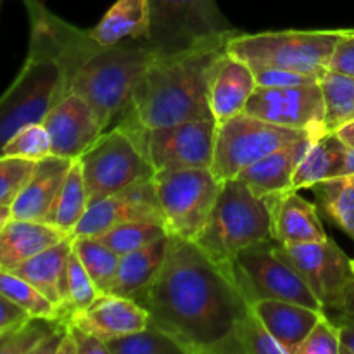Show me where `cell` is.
<instances>
[{
	"instance_id": "1",
	"label": "cell",
	"mask_w": 354,
	"mask_h": 354,
	"mask_svg": "<svg viewBox=\"0 0 354 354\" xmlns=\"http://www.w3.org/2000/svg\"><path fill=\"white\" fill-rule=\"evenodd\" d=\"M135 301L189 354H239L235 328L251 303L234 263L220 265L194 241L173 237L161 272Z\"/></svg>"
},
{
	"instance_id": "2",
	"label": "cell",
	"mask_w": 354,
	"mask_h": 354,
	"mask_svg": "<svg viewBox=\"0 0 354 354\" xmlns=\"http://www.w3.org/2000/svg\"><path fill=\"white\" fill-rule=\"evenodd\" d=\"M228 41L201 45L173 55H158L142 76L124 114L144 128L209 120V88Z\"/></svg>"
},
{
	"instance_id": "3",
	"label": "cell",
	"mask_w": 354,
	"mask_h": 354,
	"mask_svg": "<svg viewBox=\"0 0 354 354\" xmlns=\"http://www.w3.org/2000/svg\"><path fill=\"white\" fill-rule=\"evenodd\" d=\"M158 52L144 40L102 47L76 73L71 92L82 95L99 118L104 131L131 106L133 93Z\"/></svg>"
},
{
	"instance_id": "4",
	"label": "cell",
	"mask_w": 354,
	"mask_h": 354,
	"mask_svg": "<svg viewBox=\"0 0 354 354\" xmlns=\"http://www.w3.org/2000/svg\"><path fill=\"white\" fill-rule=\"evenodd\" d=\"M266 241H272L268 203L239 178L221 182L213 211L194 242L220 265H232L239 252Z\"/></svg>"
},
{
	"instance_id": "5",
	"label": "cell",
	"mask_w": 354,
	"mask_h": 354,
	"mask_svg": "<svg viewBox=\"0 0 354 354\" xmlns=\"http://www.w3.org/2000/svg\"><path fill=\"white\" fill-rule=\"evenodd\" d=\"M344 30L268 31L232 37L227 52L251 68H279L322 80Z\"/></svg>"
},
{
	"instance_id": "6",
	"label": "cell",
	"mask_w": 354,
	"mask_h": 354,
	"mask_svg": "<svg viewBox=\"0 0 354 354\" xmlns=\"http://www.w3.org/2000/svg\"><path fill=\"white\" fill-rule=\"evenodd\" d=\"M69 92L61 66L30 44V52L12 85L0 95V156L3 145L23 127L41 123L48 111Z\"/></svg>"
},
{
	"instance_id": "7",
	"label": "cell",
	"mask_w": 354,
	"mask_h": 354,
	"mask_svg": "<svg viewBox=\"0 0 354 354\" xmlns=\"http://www.w3.org/2000/svg\"><path fill=\"white\" fill-rule=\"evenodd\" d=\"M151 26L147 41L158 55H173L239 33L216 0H149Z\"/></svg>"
},
{
	"instance_id": "8",
	"label": "cell",
	"mask_w": 354,
	"mask_h": 354,
	"mask_svg": "<svg viewBox=\"0 0 354 354\" xmlns=\"http://www.w3.org/2000/svg\"><path fill=\"white\" fill-rule=\"evenodd\" d=\"M116 127L124 128L145 156L154 173L173 169L211 168L218 121H182L158 128H144L123 114Z\"/></svg>"
},
{
	"instance_id": "9",
	"label": "cell",
	"mask_w": 354,
	"mask_h": 354,
	"mask_svg": "<svg viewBox=\"0 0 354 354\" xmlns=\"http://www.w3.org/2000/svg\"><path fill=\"white\" fill-rule=\"evenodd\" d=\"M162 221L171 237L196 241L213 211L221 182L211 168L154 173Z\"/></svg>"
},
{
	"instance_id": "10",
	"label": "cell",
	"mask_w": 354,
	"mask_h": 354,
	"mask_svg": "<svg viewBox=\"0 0 354 354\" xmlns=\"http://www.w3.org/2000/svg\"><path fill=\"white\" fill-rule=\"evenodd\" d=\"M306 137L313 135L268 123L248 113L235 114L218 123L211 171L220 182L234 180L265 156Z\"/></svg>"
},
{
	"instance_id": "11",
	"label": "cell",
	"mask_w": 354,
	"mask_h": 354,
	"mask_svg": "<svg viewBox=\"0 0 354 354\" xmlns=\"http://www.w3.org/2000/svg\"><path fill=\"white\" fill-rule=\"evenodd\" d=\"M88 206L154 176V169L124 128L104 131L80 156Z\"/></svg>"
},
{
	"instance_id": "12",
	"label": "cell",
	"mask_w": 354,
	"mask_h": 354,
	"mask_svg": "<svg viewBox=\"0 0 354 354\" xmlns=\"http://www.w3.org/2000/svg\"><path fill=\"white\" fill-rule=\"evenodd\" d=\"M234 273L249 303L279 299L325 311L303 277L280 254L273 239L239 252L234 259Z\"/></svg>"
},
{
	"instance_id": "13",
	"label": "cell",
	"mask_w": 354,
	"mask_h": 354,
	"mask_svg": "<svg viewBox=\"0 0 354 354\" xmlns=\"http://www.w3.org/2000/svg\"><path fill=\"white\" fill-rule=\"evenodd\" d=\"M244 113L279 127L306 131L313 137L328 133L320 82L289 86H256Z\"/></svg>"
},
{
	"instance_id": "14",
	"label": "cell",
	"mask_w": 354,
	"mask_h": 354,
	"mask_svg": "<svg viewBox=\"0 0 354 354\" xmlns=\"http://www.w3.org/2000/svg\"><path fill=\"white\" fill-rule=\"evenodd\" d=\"M277 249L303 277L325 311L337 301L349 280L354 279L351 259L332 239L296 245L277 242Z\"/></svg>"
},
{
	"instance_id": "15",
	"label": "cell",
	"mask_w": 354,
	"mask_h": 354,
	"mask_svg": "<svg viewBox=\"0 0 354 354\" xmlns=\"http://www.w3.org/2000/svg\"><path fill=\"white\" fill-rule=\"evenodd\" d=\"M128 221H156L165 225L156 194L154 176L88 206L71 237H99L109 228Z\"/></svg>"
},
{
	"instance_id": "16",
	"label": "cell",
	"mask_w": 354,
	"mask_h": 354,
	"mask_svg": "<svg viewBox=\"0 0 354 354\" xmlns=\"http://www.w3.org/2000/svg\"><path fill=\"white\" fill-rule=\"evenodd\" d=\"M41 123L50 137L52 154L68 159H78L104 133L90 104L75 92L62 97Z\"/></svg>"
},
{
	"instance_id": "17",
	"label": "cell",
	"mask_w": 354,
	"mask_h": 354,
	"mask_svg": "<svg viewBox=\"0 0 354 354\" xmlns=\"http://www.w3.org/2000/svg\"><path fill=\"white\" fill-rule=\"evenodd\" d=\"M66 320L106 342L144 330L151 322L147 310L142 304L130 297L111 292L100 294L88 308L75 311Z\"/></svg>"
},
{
	"instance_id": "18",
	"label": "cell",
	"mask_w": 354,
	"mask_h": 354,
	"mask_svg": "<svg viewBox=\"0 0 354 354\" xmlns=\"http://www.w3.org/2000/svg\"><path fill=\"white\" fill-rule=\"evenodd\" d=\"M265 201L272 216V239L279 244L296 245L328 239L317 206L303 199L297 190H286Z\"/></svg>"
},
{
	"instance_id": "19",
	"label": "cell",
	"mask_w": 354,
	"mask_h": 354,
	"mask_svg": "<svg viewBox=\"0 0 354 354\" xmlns=\"http://www.w3.org/2000/svg\"><path fill=\"white\" fill-rule=\"evenodd\" d=\"M75 159L50 154L37 161L33 173L24 183L21 192L10 204L12 218L17 220L47 221L50 207L57 197L59 189L68 175Z\"/></svg>"
},
{
	"instance_id": "20",
	"label": "cell",
	"mask_w": 354,
	"mask_h": 354,
	"mask_svg": "<svg viewBox=\"0 0 354 354\" xmlns=\"http://www.w3.org/2000/svg\"><path fill=\"white\" fill-rule=\"evenodd\" d=\"M315 138L318 137H306L286 147L277 149L272 154L265 156L258 162L245 168L237 178L261 199H268L286 190H292V178L297 165L304 158Z\"/></svg>"
},
{
	"instance_id": "21",
	"label": "cell",
	"mask_w": 354,
	"mask_h": 354,
	"mask_svg": "<svg viewBox=\"0 0 354 354\" xmlns=\"http://www.w3.org/2000/svg\"><path fill=\"white\" fill-rule=\"evenodd\" d=\"M251 306L286 354H297L311 328L317 325L322 315L327 313L324 310L279 299H258L252 301Z\"/></svg>"
},
{
	"instance_id": "22",
	"label": "cell",
	"mask_w": 354,
	"mask_h": 354,
	"mask_svg": "<svg viewBox=\"0 0 354 354\" xmlns=\"http://www.w3.org/2000/svg\"><path fill=\"white\" fill-rule=\"evenodd\" d=\"M256 90V78L251 66L228 52L221 57L209 88V106L218 123L244 113L249 97Z\"/></svg>"
},
{
	"instance_id": "23",
	"label": "cell",
	"mask_w": 354,
	"mask_h": 354,
	"mask_svg": "<svg viewBox=\"0 0 354 354\" xmlns=\"http://www.w3.org/2000/svg\"><path fill=\"white\" fill-rule=\"evenodd\" d=\"M71 235L47 221L10 218L0 234V270L12 272L24 261Z\"/></svg>"
},
{
	"instance_id": "24",
	"label": "cell",
	"mask_w": 354,
	"mask_h": 354,
	"mask_svg": "<svg viewBox=\"0 0 354 354\" xmlns=\"http://www.w3.org/2000/svg\"><path fill=\"white\" fill-rule=\"evenodd\" d=\"M73 249V239H64L59 244L45 249L40 254L24 261L12 272L37 287L50 303L59 308L61 315L68 318L66 308V265Z\"/></svg>"
},
{
	"instance_id": "25",
	"label": "cell",
	"mask_w": 354,
	"mask_h": 354,
	"mask_svg": "<svg viewBox=\"0 0 354 354\" xmlns=\"http://www.w3.org/2000/svg\"><path fill=\"white\" fill-rule=\"evenodd\" d=\"M171 242V235H165L145 248L120 256V265L109 292L135 299L161 272Z\"/></svg>"
},
{
	"instance_id": "26",
	"label": "cell",
	"mask_w": 354,
	"mask_h": 354,
	"mask_svg": "<svg viewBox=\"0 0 354 354\" xmlns=\"http://www.w3.org/2000/svg\"><path fill=\"white\" fill-rule=\"evenodd\" d=\"M149 26V0H118L88 35L102 47H111L130 40H147Z\"/></svg>"
},
{
	"instance_id": "27",
	"label": "cell",
	"mask_w": 354,
	"mask_h": 354,
	"mask_svg": "<svg viewBox=\"0 0 354 354\" xmlns=\"http://www.w3.org/2000/svg\"><path fill=\"white\" fill-rule=\"evenodd\" d=\"M348 151L349 147L335 131H328L315 138L297 165L292 178V190L310 189L315 183L344 175Z\"/></svg>"
},
{
	"instance_id": "28",
	"label": "cell",
	"mask_w": 354,
	"mask_h": 354,
	"mask_svg": "<svg viewBox=\"0 0 354 354\" xmlns=\"http://www.w3.org/2000/svg\"><path fill=\"white\" fill-rule=\"evenodd\" d=\"M88 209V197H86L85 182H83V171L80 159H75L69 168L57 197L50 207L47 216V223L54 225L55 228L64 234L73 235L76 225Z\"/></svg>"
},
{
	"instance_id": "29",
	"label": "cell",
	"mask_w": 354,
	"mask_h": 354,
	"mask_svg": "<svg viewBox=\"0 0 354 354\" xmlns=\"http://www.w3.org/2000/svg\"><path fill=\"white\" fill-rule=\"evenodd\" d=\"M310 189L325 216L354 241V173L324 180Z\"/></svg>"
},
{
	"instance_id": "30",
	"label": "cell",
	"mask_w": 354,
	"mask_h": 354,
	"mask_svg": "<svg viewBox=\"0 0 354 354\" xmlns=\"http://www.w3.org/2000/svg\"><path fill=\"white\" fill-rule=\"evenodd\" d=\"M327 131H337L354 120V76L327 71L320 80Z\"/></svg>"
},
{
	"instance_id": "31",
	"label": "cell",
	"mask_w": 354,
	"mask_h": 354,
	"mask_svg": "<svg viewBox=\"0 0 354 354\" xmlns=\"http://www.w3.org/2000/svg\"><path fill=\"white\" fill-rule=\"evenodd\" d=\"M73 251L78 256L82 265L88 272L90 279L93 280L95 287L100 294H106L111 290V286L116 277L118 265H120V256L107 248L104 242L97 237H71Z\"/></svg>"
},
{
	"instance_id": "32",
	"label": "cell",
	"mask_w": 354,
	"mask_h": 354,
	"mask_svg": "<svg viewBox=\"0 0 354 354\" xmlns=\"http://www.w3.org/2000/svg\"><path fill=\"white\" fill-rule=\"evenodd\" d=\"M111 354H189L173 335L149 322L144 330L107 341Z\"/></svg>"
},
{
	"instance_id": "33",
	"label": "cell",
	"mask_w": 354,
	"mask_h": 354,
	"mask_svg": "<svg viewBox=\"0 0 354 354\" xmlns=\"http://www.w3.org/2000/svg\"><path fill=\"white\" fill-rule=\"evenodd\" d=\"M66 318H28L0 334V354H37L41 342L48 337Z\"/></svg>"
},
{
	"instance_id": "34",
	"label": "cell",
	"mask_w": 354,
	"mask_h": 354,
	"mask_svg": "<svg viewBox=\"0 0 354 354\" xmlns=\"http://www.w3.org/2000/svg\"><path fill=\"white\" fill-rule=\"evenodd\" d=\"M0 292L6 294L33 318H47V320L64 318L59 308L50 303L37 287H33L14 272L0 270Z\"/></svg>"
},
{
	"instance_id": "35",
	"label": "cell",
	"mask_w": 354,
	"mask_h": 354,
	"mask_svg": "<svg viewBox=\"0 0 354 354\" xmlns=\"http://www.w3.org/2000/svg\"><path fill=\"white\" fill-rule=\"evenodd\" d=\"M169 235L162 223L156 221H128V223L116 225L99 235V241L107 248L113 249L118 256H124L131 251L145 248L158 239Z\"/></svg>"
},
{
	"instance_id": "36",
	"label": "cell",
	"mask_w": 354,
	"mask_h": 354,
	"mask_svg": "<svg viewBox=\"0 0 354 354\" xmlns=\"http://www.w3.org/2000/svg\"><path fill=\"white\" fill-rule=\"evenodd\" d=\"M235 346L239 354H286L252 306L235 328Z\"/></svg>"
},
{
	"instance_id": "37",
	"label": "cell",
	"mask_w": 354,
	"mask_h": 354,
	"mask_svg": "<svg viewBox=\"0 0 354 354\" xmlns=\"http://www.w3.org/2000/svg\"><path fill=\"white\" fill-rule=\"evenodd\" d=\"M100 296L99 289L93 280L90 279L88 272L82 265L78 256L71 249L66 265V308L68 317L75 311H82L88 308L97 297Z\"/></svg>"
},
{
	"instance_id": "38",
	"label": "cell",
	"mask_w": 354,
	"mask_h": 354,
	"mask_svg": "<svg viewBox=\"0 0 354 354\" xmlns=\"http://www.w3.org/2000/svg\"><path fill=\"white\" fill-rule=\"evenodd\" d=\"M52 154L50 137L44 123H31L17 130L3 145L2 156L40 161Z\"/></svg>"
},
{
	"instance_id": "39",
	"label": "cell",
	"mask_w": 354,
	"mask_h": 354,
	"mask_svg": "<svg viewBox=\"0 0 354 354\" xmlns=\"http://www.w3.org/2000/svg\"><path fill=\"white\" fill-rule=\"evenodd\" d=\"M37 161L0 156V206H10L33 173Z\"/></svg>"
},
{
	"instance_id": "40",
	"label": "cell",
	"mask_w": 354,
	"mask_h": 354,
	"mask_svg": "<svg viewBox=\"0 0 354 354\" xmlns=\"http://www.w3.org/2000/svg\"><path fill=\"white\" fill-rule=\"evenodd\" d=\"M297 354H341L339 325L327 313L322 315L320 320L299 346Z\"/></svg>"
},
{
	"instance_id": "41",
	"label": "cell",
	"mask_w": 354,
	"mask_h": 354,
	"mask_svg": "<svg viewBox=\"0 0 354 354\" xmlns=\"http://www.w3.org/2000/svg\"><path fill=\"white\" fill-rule=\"evenodd\" d=\"M254 73L256 86H289V85H301V83H311L320 82L318 78L308 75H299L294 71H286V69L279 68H265V66H256L251 68Z\"/></svg>"
},
{
	"instance_id": "42",
	"label": "cell",
	"mask_w": 354,
	"mask_h": 354,
	"mask_svg": "<svg viewBox=\"0 0 354 354\" xmlns=\"http://www.w3.org/2000/svg\"><path fill=\"white\" fill-rule=\"evenodd\" d=\"M328 71L354 76V30H344L328 62Z\"/></svg>"
},
{
	"instance_id": "43",
	"label": "cell",
	"mask_w": 354,
	"mask_h": 354,
	"mask_svg": "<svg viewBox=\"0 0 354 354\" xmlns=\"http://www.w3.org/2000/svg\"><path fill=\"white\" fill-rule=\"evenodd\" d=\"M68 328L71 332L73 339H75L78 354H111L109 348H107V342L97 337V335L83 330L82 327L71 324V322H68Z\"/></svg>"
},
{
	"instance_id": "44",
	"label": "cell",
	"mask_w": 354,
	"mask_h": 354,
	"mask_svg": "<svg viewBox=\"0 0 354 354\" xmlns=\"http://www.w3.org/2000/svg\"><path fill=\"white\" fill-rule=\"evenodd\" d=\"M327 313L334 315L332 318L334 322H353L354 324V279L349 280V283L342 289L341 296L328 308Z\"/></svg>"
},
{
	"instance_id": "45",
	"label": "cell",
	"mask_w": 354,
	"mask_h": 354,
	"mask_svg": "<svg viewBox=\"0 0 354 354\" xmlns=\"http://www.w3.org/2000/svg\"><path fill=\"white\" fill-rule=\"evenodd\" d=\"M31 318L21 306H17L12 299L0 292V334L14 325Z\"/></svg>"
},
{
	"instance_id": "46",
	"label": "cell",
	"mask_w": 354,
	"mask_h": 354,
	"mask_svg": "<svg viewBox=\"0 0 354 354\" xmlns=\"http://www.w3.org/2000/svg\"><path fill=\"white\" fill-rule=\"evenodd\" d=\"M341 332V354H354V324L353 322H335Z\"/></svg>"
},
{
	"instance_id": "47",
	"label": "cell",
	"mask_w": 354,
	"mask_h": 354,
	"mask_svg": "<svg viewBox=\"0 0 354 354\" xmlns=\"http://www.w3.org/2000/svg\"><path fill=\"white\" fill-rule=\"evenodd\" d=\"M57 354H78V348H76L75 339H73L69 328L66 330L64 337H62L61 346H59V349H57Z\"/></svg>"
},
{
	"instance_id": "48",
	"label": "cell",
	"mask_w": 354,
	"mask_h": 354,
	"mask_svg": "<svg viewBox=\"0 0 354 354\" xmlns=\"http://www.w3.org/2000/svg\"><path fill=\"white\" fill-rule=\"evenodd\" d=\"M335 133L339 135V138H341V140L344 142L349 149H354V120L351 121V123H348V124H344L342 128H339Z\"/></svg>"
},
{
	"instance_id": "49",
	"label": "cell",
	"mask_w": 354,
	"mask_h": 354,
	"mask_svg": "<svg viewBox=\"0 0 354 354\" xmlns=\"http://www.w3.org/2000/svg\"><path fill=\"white\" fill-rule=\"evenodd\" d=\"M12 218V213H10V206H0V234H2L3 227L7 225V221Z\"/></svg>"
},
{
	"instance_id": "50",
	"label": "cell",
	"mask_w": 354,
	"mask_h": 354,
	"mask_svg": "<svg viewBox=\"0 0 354 354\" xmlns=\"http://www.w3.org/2000/svg\"><path fill=\"white\" fill-rule=\"evenodd\" d=\"M348 173H354V149H349L348 151V159H346V166H344V175Z\"/></svg>"
},
{
	"instance_id": "51",
	"label": "cell",
	"mask_w": 354,
	"mask_h": 354,
	"mask_svg": "<svg viewBox=\"0 0 354 354\" xmlns=\"http://www.w3.org/2000/svg\"><path fill=\"white\" fill-rule=\"evenodd\" d=\"M351 268H353V273H354V258L351 259Z\"/></svg>"
}]
</instances>
